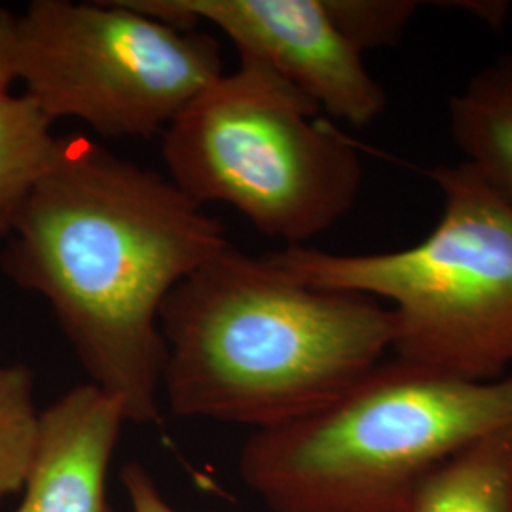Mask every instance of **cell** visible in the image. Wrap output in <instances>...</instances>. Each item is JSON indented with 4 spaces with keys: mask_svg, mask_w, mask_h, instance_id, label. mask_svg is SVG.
<instances>
[{
    "mask_svg": "<svg viewBox=\"0 0 512 512\" xmlns=\"http://www.w3.org/2000/svg\"><path fill=\"white\" fill-rule=\"evenodd\" d=\"M25 93L0 101V238H8L37 184L54 167L63 137Z\"/></svg>",
    "mask_w": 512,
    "mask_h": 512,
    "instance_id": "obj_11",
    "label": "cell"
},
{
    "mask_svg": "<svg viewBox=\"0 0 512 512\" xmlns=\"http://www.w3.org/2000/svg\"><path fill=\"white\" fill-rule=\"evenodd\" d=\"M230 241L169 177L88 135L63 137L6 238L2 272L48 302L90 384L158 420L169 293Z\"/></svg>",
    "mask_w": 512,
    "mask_h": 512,
    "instance_id": "obj_1",
    "label": "cell"
},
{
    "mask_svg": "<svg viewBox=\"0 0 512 512\" xmlns=\"http://www.w3.org/2000/svg\"><path fill=\"white\" fill-rule=\"evenodd\" d=\"M321 114L268 65L239 57L162 133L167 177L264 238L306 245L348 215L365 179L355 143Z\"/></svg>",
    "mask_w": 512,
    "mask_h": 512,
    "instance_id": "obj_5",
    "label": "cell"
},
{
    "mask_svg": "<svg viewBox=\"0 0 512 512\" xmlns=\"http://www.w3.org/2000/svg\"><path fill=\"white\" fill-rule=\"evenodd\" d=\"M18 80V16L0 8V101Z\"/></svg>",
    "mask_w": 512,
    "mask_h": 512,
    "instance_id": "obj_15",
    "label": "cell"
},
{
    "mask_svg": "<svg viewBox=\"0 0 512 512\" xmlns=\"http://www.w3.org/2000/svg\"><path fill=\"white\" fill-rule=\"evenodd\" d=\"M224 74L219 42L128 0H33L18 16V80L52 122L107 139L162 135Z\"/></svg>",
    "mask_w": 512,
    "mask_h": 512,
    "instance_id": "obj_6",
    "label": "cell"
},
{
    "mask_svg": "<svg viewBox=\"0 0 512 512\" xmlns=\"http://www.w3.org/2000/svg\"><path fill=\"white\" fill-rule=\"evenodd\" d=\"M427 177L442 213L412 247L342 255L293 245L266 256L311 287L387 300L395 357L492 382L512 372V203L463 162Z\"/></svg>",
    "mask_w": 512,
    "mask_h": 512,
    "instance_id": "obj_4",
    "label": "cell"
},
{
    "mask_svg": "<svg viewBox=\"0 0 512 512\" xmlns=\"http://www.w3.org/2000/svg\"><path fill=\"white\" fill-rule=\"evenodd\" d=\"M169 25L209 23L239 57H251L308 95L330 118L355 128L376 122L387 107L382 84L330 18L325 0H128Z\"/></svg>",
    "mask_w": 512,
    "mask_h": 512,
    "instance_id": "obj_7",
    "label": "cell"
},
{
    "mask_svg": "<svg viewBox=\"0 0 512 512\" xmlns=\"http://www.w3.org/2000/svg\"><path fill=\"white\" fill-rule=\"evenodd\" d=\"M512 425V372L471 382L395 357L300 420L255 431L243 482L274 512H404L442 461Z\"/></svg>",
    "mask_w": 512,
    "mask_h": 512,
    "instance_id": "obj_3",
    "label": "cell"
},
{
    "mask_svg": "<svg viewBox=\"0 0 512 512\" xmlns=\"http://www.w3.org/2000/svg\"><path fill=\"white\" fill-rule=\"evenodd\" d=\"M404 512H512V425L442 461Z\"/></svg>",
    "mask_w": 512,
    "mask_h": 512,
    "instance_id": "obj_10",
    "label": "cell"
},
{
    "mask_svg": "<svg viewBox=\"0 0 512 512\" xmlns=\"http://www.w3.org/2000/svg\"><path fill=\"white\" fill-rule=\"evenodd\" d=\"M325 6L342 35L365 54L401 42L421 4L416 0H325Z\"/></svg>",
    "mask_w": 512,
    "mask_h": 512,
    "instance_id": "obj_13",
    "label": "cell"
},
{
    "mask_svg": "<svg viewBox=\"0 0 512 512\" xmlns=\"http://www.w3.org/2000/svg\"><path fill=\"white\" fill-rule=\"evenodd\" d=\"M446 118L461 162L512 203V52L452 93Z\"/></svg>",
    "mask_w": 512,
    "mask_h": 512,
    "instance_id": "obj_9",
    "label": "cell"
},
{
    "mask_svg": "<svg viewBox=\"0 0 512 512\" xmlns=\"http://www.w3.org/2000/svg\"><path fill=\"white\" fill-rule=\"evenodd\" d=\"M122 482L128 494L133 512H179L175 511L154 484L152 476L139 465L128 463L122 471Z\"/></svg>",
    "mask_w": 512,
    "mask_h": 512,
    "instance_id": "obj_14",
    "label": "cell"
},
{
    "mask_svg": "<svg viewBox=\"0 0 512 512\" xmlns=\"http://www.w3.org/2000/svg\"><path fill=\"white\" fill-rule=\"evenodd\" d=\"M454 6H461V10L473 14L476 18L482 19L484 23H490L494 27L501 25L511 10V4H507V2H461Z\"/></svg>",
    "mask_w": 512,
    "mask_h": 512,
    "instance_id": "obj_16",
    "label": "cell"
},
{
    "mask_svg": "<svg viewBox=\"0 0 512 512\" xmlns=\"http://www.w3.org/2000/svg\"><path fill=\"white\" fill-rule=\"evenodd\" d=\"M38 418L31 370L25 365L0 366V499L25 486Z\"/></svg>",
    "mask_w": 512,
    "mask_h": 512,
    "instance_id": "obj_12",
    "label": "cell"
},
{
    "mask_svg": "<svg viewBox=\"0 0 512 512\" xmlns=\"http://www.w3.org/2000/svg\"><path fill=\"white\" fill-rule=\"evenodd\" d=\"M126 414L97 385H76L40 412L16 512H110L107 469Z\"/></svg>",
    "mask_w": 512,
    "mask_h": 512,
    "instance_id": "obj_8",
    "label": "cell"
},
{
    "mask_svg": "<svg viewBox=\"0 0 512 512\" xmlns=\"http://www.w3.org/2000/svg\"><path fill=\"white\" fill-rule=\"evenodd\" d=\"M175 416L272 429L332 403L393 348V315L228 243L160 310Z\"/></svg>",
    "mask_w": 512,
    "mask_h": 512,
    "instance_id": "obj_2",
    "label": "cell"
}]
</instances>
